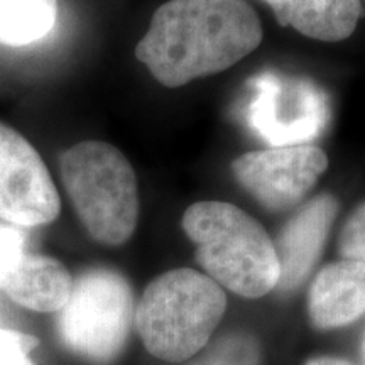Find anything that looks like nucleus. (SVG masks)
Instances as JSON below:
<instances>
[{
    "label": "nucleus",
    "mask_w": 365,
    "mask_h": 365,
    "mask_svg": "<svg viewBox=\"0 0 365 365\" xmlns=\"http://www.w3.org/2000/svg\"><path fill=\"white\" fill-rule=\"evenodd\" d=\"M262 26L245 0H170L135 48L159 83L186 85L234 66L261 44Z\"/></svg>",
    "instance_id": "obj_1"
},
{
    "label": "nucleus",
    "mask_w": 365,
    "mask_h": 365,
    "mask_svg": "<svg viewBox=\"0 0 365 365\" xmlns=\"http://www.w3.org/2000/svg\"><path fill=\"white\" fill-rule=\"evenodd\" d=\"M182 230L193 242L196 262L210 279L242 298H262L279 282V261L261 223L223 202L191 205Z\"/></svg>",
    "instance_id": "obj_2"
},
{
    "label": "nucleus",
    "mask_w": 365,
    "mask_h": 365,
    "mask_svg": "<svg viewBox=\"0 0 365 365\" xmlns=\"http://www.w3.org/2000/svg\"><path fill=\"white\" fill-rule=\"evenodd\" d=\"M225 309V293L207 274L173 269L149 282L134 322L150 355L185 362L208 345Z\"/></svg>",
    "instance_id": "obj_3"
},
{
    "label": "nucleus",
    "mask_w": 365,
    "mask_h": 365,
    "mask_svg": "<svg viewBox=\"0 0 365 365\" xmlns=\"http://www.w3.org/2000/svg\"><path fill=\"white\" fill-rule=\"evenodd\" d=\"M59 173L76 215L93 240L122 245L139 217L135 173L112 144L86 140L59 159Z\"/></svg>",
    "instance_id": "obj_4"
},
{
    "label": "nucleus",
    "mask_w": 365,
    "mask_h": 365,
    "mask_svg": "<svg viewBox=\"0 0 365 365\" xmlns=\"http://www.w3.org/2000/svg\"><path fill=\"white\" fill-rule=\"evenodd\" d=\"M134 314L125 277L110 269H90L73 281L70 298L58 312L56 330L71 354L107 365L124 352Z\"/></svg>",
    "instance_id": "obj_5"
},
{
    "label": "nucleus",
    "mask_w": 365,
    "mask_h": 365,
    "mask_svg": "<svg viewBox=\"0 0 365 365\" xmlns=\"http://www.w3.org/2000/svg\"><path fill=\"white\" fill-rule=\"evenodd\" d=\"M327 93L312 80L264 71L249 80L242 118L250 132L272 145L308 144L328 124Z\"/></svg>",
    "instance_id": "obj_6"
},
{
    "label": "nucleus",
    "mask_w": 365,
    "mask_h": 365,
    "mask_svg": "<svg viewBox=\"0 0 365 365\" xmlns=\"http://www.w3.org/2000/svg\"><path fill=\"white\" fill-rule=\"evenodd\" d=\"M59 210L56 186L38 150L0 122V220L33 228L56 220Z\"/></svg>",
    "instance_id": "obj_7"
},
{
    "label": "nucleus",
    "mask_w": 365,
    "mask_h": 365,
    "mask_svg": "<svg viewBox=\"0 0 365 365\" xmlns=\"http://www.w3.org/2000/svg\"><path fill=\"white\" fill-rule=\"evenodd\" d=\"M328 166L317 145H284L252 150L232 164L235 180L259 203L274 212L294 207Z\"/></svg>",
    "instance_id": "obj_8"
},
{
    "label": "nucleus",
    "mask_w": 365,
    "mask_h": 365,
    "mask_svg": "<svg viewBox=\"0 0 365 365\" xmlns=\"http://www.w3.org/2000/svg\"><path fill=\"white\" fill-rule=\"evenodd\" d=\"M339 212V203L330 195H319L303 205L282 228L276 254L279 261L281 291H293L308 277L318 262Z\"/></svg>",
    "instance_id": "obj_9"
},
{
    "label": "nucleus",
    "mask_w": 365,
    "mask_h": 365,
    "mask_svg": "<svg viewBox=\"0 0 365 365\" xmlns=\"http://www.w3.org/2000/svg\"><path fill=\"white\" fill-rule=\"evenodd\" d=\"M308 313L318 330H333L365 314V264L341 259L317 274L308 296Z\"/></svg>",
    "instance_id": "obj_10"
},
{
    "label": "nucleus",
    "mask_w": 365,
    "mask_h": 365,
    "mask_svg": "<svg viewBox=\"0 0 365 365\" xmlns=\"http://www.w3.org/2000/svg\"><path fill=\"white\" fill-rule=\"evenodd\" d=\"M68 269L48 255L26 252L0 281V291L19 307L38 313H58L73 289Z\"/></svg>",
    "instance_id": "obj_11"
},
{
    "label": "nucleus",
    "mask_w": 365,
    "mask_h": 365,
    "mask_svg": "<svg viewBox=\"0 0 365 365\" xmlns=\"http://www.w3.org/2000/svg\"><path fill=\"white\" fill-rule=\"evenodd\" d=\"M271 9L281 26L327 43L349 38L362 16L360 0H281Z\"/></svg>",
    "instance_id": "obj_12"
},
{
    "label": "nucleus",
    "mask_w": 365,
    "mask_h": 365,
    "mask_svg": "<svg viewBox=\"0 0 365 365\" xmlns=\"http://www.w3.org/2000/svg\"><path fill=\"white\" fill-rule=\"evenodd\" d=\"M56 17L58 0H0V44L38 43L51 33Z\"/></svg>",
    "instance_id": "obj_13"
},
{
    "label": "nucleus",
    "mask_w": 365,
    "mask_h": 365,
    "mask_svg": "<svg viewBox=\"0 0 365 365\" xmlns=\"http://www.w3.org/2000/svg\"><path fill=\"white\" fill-rule=\"evenodd\" d=\"M181 365H261V349L249 333H227Z\"/></svg>",
    "instance_id": "obj_14"
},
{
    "label": "nucleus",
    "mask_w": 365,
    "mask_h": 365,
    "mask_svg": "<svg viewBox=\"0 0 365 365\" xmlns=\"http://www.w3.org/2000/svg\"><path fill=\"white\" fill-rule=\"evenodd\" d=\"M39 340L29 333L0 328V365H36L31 352Z\"/></svg>",
    "instance_id": "obj_15"
},
{
    "label": "nucleus",
    "mask_w": 365,
    "mask_h": 365,
    "mask_svg": "<svg viewBox=\"0 0 365 365\" xmlns=\"http://www.w3.org/2000/svg\"><path fill=\"white\" fill-rule=\"evenodd\" d=\"M339 250L346 261L365 264V203L345 222L339 239Z\"/></svg>",
    "instance_id": "obj_16"
},
{
    "label": "nucleus",
    "mask_w": 365,
    "mask_h": 365,
    "mask_svg": "<svg viewBox=\"0 0 365 365\" xmlns=\"http://www.w3.org/2000/svg\"><path fill=\"white\" fill-rule=\"evenodd\" d=\"M26 250V234L14 225H0V281L21 261Z\"/></svg>",
    "instance_id": "obj_17"
},
{
    "label": "nucleus",
    "mask_w": 365,
    "mask_h": 365,
    "mask_svg": "<svg viewBox=\"0 0 365 365\" xmlns=\"http://www.w3.org/2000/svg\"><path fill=\"white\" fill-rule=\"evenodd\" d=\"M307 365H357L349 362L345 359H336V357H318V359H312L308 360Z\"/></svg>",
    "instance_id": "obj_18"
},
{
    "label": "nucleus",
    "mask_w": 365,
    "mask_h": 365,
    "mask_svg": "<svg viewBox=\"0 0 365 365\" xmlns=\"http://www.w3.org/2000/svg\"><path fill=\"white\" fill-rule=\"evenodd\" d=\"M266 2L269 4V6H274V4H277V2H281V0H266Z\"/></svg>",
    "instance_id": "obj_19"
},
{
    "label": "nucleus",
    "mask_w": 365,
    "mask_h": 365,
    "mask_svg": "<svg viewBox=\"0 0 365 365\" xmlns=\"http://www.w3.org/2000/svg\"><path fill=\"white\" fill-rule=\"evenodd\" d=\"M364 359H365V340H364Z\"/></svg>",
    "instance_id": "obj_20"
}]
</instances>
